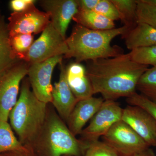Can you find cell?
<instances>
[{"instance_id":"1","label":"cell","mask_w":156,"mask_h":156,"mask_svg":"<svg viewBox=\"0 0 156 156\" xmlns=\"http://www.w3.org/2000/svg\"><path fill=\"white\" fill-rule=\"evenodd\" d=\"M137 63L130 53L90 61L86 68L94 94L104 100L129 97L136 92L139 79L148 69Z\"/></svg>"},{"instance_id":"2","label":"cell","mask_w":156,"mask_h":156,"mask_svg":"<svg viewBox=\"0 0 156 156\" xmlns=\"http://www.w3.org/2000/svg\"><path fill=\"white\" fill-rule=\"evenodd\" d=\"M129 30L125 26L108 30H97L76 24L70 36L66 40L67 52L64 57L75 58L76 62L80 63L122 54V48L112 46L111 42L117 36L122 37Z\"/></svg>"},{"instance_id":"3","label":"cell","mask_w":156,"mask_h":156,"mask_svg":"<svg viewBox=\"0 0 156 156\" xmlns=\"http://www.w3.org/2000/svg\"><path fill=\"white\" fill-rule=\"evenodd\" d=\"M49 104L44 126L29 147L37 156H84L87 144L76 138Z\"/></svg>"},{"instance_id":"4","label":"cell","mask_w":156,"mask_h":156,"mask_svg":"<svg viewBox=\"0 0 156 156\" xmlns=\"http://www.w3.org/2000/svg\"><path fill=\"white\" fill-rule=\"evenodd\" d=\"M28 78L23 80L20 94L9 115L11 126L24 145L30 146L46 121L48 104L38 99L30 90Z\"/></svg>"},{"instance_id":"5","label":"cell","mask_w":156,"mask_h":156,"mask_svg":"<svg viewBox=\"0 0 156 156\" xmlns=\"http://www.w3.org/2000/svg\"><path fill=\"white\" fill-rule=\"evenodd\" d=\"M29 64L19 60L0 72V120L8 122L18 100L20 83L28 73Z\"/></svg>"},{"instance_id":"6","label":"cell","mask_w":156,"mask_h":156,"mask_svg":"<svg viewBox=\"0 0 156 156\" xmlns=\"http://www.w3.org/2000/svg\"><path fill=\"white\" fill-rule=\"evenodd\" d=\"M66 40L50 22L40 37L34 41L22 61L30 65L54 56H64L67 52Z\"/></svg>"},{"instance_id":"7","label":"cell","mask_w":156,"mask_h":156,"mask_svg":"<svg viewBox=\"0 0 156 156\" xmlns=\"http://www.w3.org/2000/svg\"><path fill=\"white\" fill-rule=\"evenodd\" d=\"M103 141L119 156H130L150 148L143 139L122 120L113 125L102 136Z\"/></svg>"},{"instance_id":"8","label":"cell","mask_w":156,"mask_h":156,"mask_svg":"<svg viewBox=\"0 0 156 156\" xmlns=\"http://www.w3.org/2000/svg\"><path fill=\"white\" fill-rule=\"evenodd\" d=\"M123 110L115 101L104 100L89 125L83 129L80 140L87 144L98 140L114 124L122 119Z\"/></svg>"},{"instance_id":"9","label":"cell","mask_w":156,"mask_h":156,"mask_svg":"<svg viewBox=\"0 0 156 156\" xmlns=\"http://www.w3.org/2000/svg\"><path fill=\"white\" fill-rule=\"evenodd\" d=\"M63 57L62 55L54 56L42 62L29 65L27 75L31 87L38 99L43 102H52V74L55 66L62 63Z\"/></svg>"},{"instance_id":"10","label":"cell","mask_w":156,"mask_h":156,"mask_svg":"<svg viewBox=\"0 0 156 156\" xmlns=\"http://www.w3.org/2000/svg\"><path fill=\"white\" fill-rule=\"evenodd\" d=\"M7 23L9 35L17 34H35L42 32L50 23L48 13L40 11L35 5L21 12H12Z\"/></svg>"},{"instance_id":"11","label":"cell","mask_w":156,"mask_h":156,"mask_svg":"<svg viewBox=\"0 0 156 156\" xmlns=\"http://www.w3.org/2000/svg\"><path fill=\"white\" fill-rule=\"evenodd\" d=\"M122 120L126 122L150 147L156 146V122L143 109L128 105L123 109Z\"/></svg>"},{"instance_id":"12","label":"cell","mask_w":156,"mask_h":156,"mask_svg":"<svg viewBox=\"0 0 156 156\" xmlns=\"http://www.w3.org/2000/svg\"><path fill=\"white\" fill-rule=\"evenodd\" d=\"M41 5L50 15L54 28L66 39L71 20L79 11L77 0H45L41 2Z\"/></svg>"},{"instance_id":"13","label":"cell","mask_w":156,"mask_h":156,"mask_svg":"<svg viewBox=\"0 0 156 156\" xmlns=\"http://www.w3.org/2000/svg\"><path fill=\"white\" fill-rule=\"evenodd\" d=\"M60 65L59 80L53 86L51 104L60 118L66 123L71 113L79 101L73 94L68 83L66 68L62 63Z\"/></svg>"},{"instance_id":"14","label":"cell","mask_w":156,"mask_h":156,"mask_svg":"<svg viewBox=\"0 0 156 156\" xmlns=\"http://www.w3.org/2000/svg\"><path fill=\"white\" fill-rule=\"evenodd\" d=\"M104 101L102 97L92 96L78 101L66 122L68 128L75 136L80 134L84 126L96 113Z\"/></svg>"},{"instance_id":"15","label":"cell","mask_w":156,"mask_h":156,"mask_svg":"<svg viewBox=\"0 0 156 156\" xmlns=\"http://www.w3.org/2000/svg\"><path fill=\"white\" fill-rule=\"evenodd\" d=\"M66 76L69 88L78 100L89 98L94 95L86 68L80 63L70 64L66 68Z\"/></svg>"},{"instance_id":"16","label":"cell","mask_w":156,"mask_h":156,"mask_svg":"<svg viewBox=\"0 0 156 156\" xmlns=\"http://www.w3.org/2000/svg\"><path fill=\"white\" fill-rule=\"evenodd\" d=\"M122 37L126 47L131 51L156 46V29L144 23L137 22L134 28Z\"/></svg>"},{"instance_id":"17","label":"cell","mask_w":156,"mask_h":156,"mask_svg":"<svg viewBox=\"0 0 156 156\" xmlns=\"http://www.w3.org/2000/svg\"><path fill=\"white\" fill-rule=\"evenodd\" d=\"M73 20L77 24L93 30H108L115 28L114 21L95 11L79 10Z\"/></svg>"},{"instance_id":"18","label":"cell","mask_w":156,"mask_h":156,"mask_svg":"<svg viewBox=\"0 0 156 156\" xmlns=\"http://www.w3.org/2000/svg\"><path fill=\"white\" fill-rule=\"evenodd\" d=\"M19 60L12 52L8 25L2 16L0 18V72Z\"/></svg>"},{"instance_id":"19","label":"cell","mask_w":156,"mask_h":156,"mask_svg":"<svg viewBox=\"0 0 156 156\" xmlns=\"http://www.w3.org/2000/svg\"><path fill=\"white\" fill-rule=\"evenodd\" d=\"M120 16V20L129 30L137 23V0H111Z\"/></svg>"},{"instance_id":"20","label":"cell","mask_w":156,"mask_h":156,"mask_svg":"<svg viewBox=\"0 0 156 156\" xmlns=\"http://www.w3.org/2000/svg\"><path fill=\"white\" fill-rule=\"evenodd\" d=\"M27 147L17 139L8 122L0 120V154L11 151L23 150Z\"/></svg>"},{"instance_id":"21","label":"cell","mask_w":156,"mask_h":156,"mask_svg":"<svg viewBox=\"0 0 156 156\" xmlns=\"http://www.w3.org/2000/svg\"><path fill=\"white\" fill-rule=\"evenodd\" d=\"M136 90L156 103V66L148 69L141 76L137 83Z\"/></svg>"},{"instance_id":"22","label":"cell","mask_w":156,"mask_h":156,"mask_svg":"<svg viewBox=\"0 0 156 156\" xmlns=\"http://www.w3.org/2000/svg\"><path fill=\"white\" fill-rule=\"evenodd\" d=\"M9 41L12 52L20 60H22L34 42L32 34H17L9 35Z\"/></svg>"},{"instance_id":"23","label":"cell","mask_w":156,"mask_h":156,"mask_svg":"<svg viewBox=\"0 0 156 156\" xmlns=\"http://www.w3.org/2000/svg\"><path fill=\"white\" fill-rule=\"evenodd\" d=\"M137 22L144 23L156 29V6L150 5L143 0H137Z\"/></svg>"},{"instance_id":"24","label":"cell","mask_w":156,"mask_h":156,"mask_svg":"<svg viewBox=\"0 0 156 156\" xmlns=\"http://www.w3.org/2000/svg\"><path fill=\"white\" fill-rule=\"evenodd\" d=\"M129 53L133 60L137 63L156 66V46L137 48Z\"/></svg>"},{"instance_id":"25","label":"cell","mask_w":156,"mask_h":156,"mask_svg":"<svg viewBox=\"0 0 156 156\" xmlns=\"http://www.w3.org/2000/svg\"><path fill=\"white\" fill-rule=\"evenodd\" d=\"M126 102L129 105L139 107L143 109L152 117L156 122V103L140 94L135 92L127 98Z\"/></svg>"},{"instance_id":"26","label":"cell","mask_w":156,"mask_h":156,"mask_svg":"<svg viewBox=\"0 0 156 156\" xmlns=\"http://www.w3.org/2000/svg\"><path fill=\"white\" fill-rule=\"evenodd\" d=\"M84 156H119L111 147L99 140L88 144Z\"/></svg>"},{"instance_id":"27","label":"cell","mask_w":156,"mask_h":156,"mask_svg":"<svg viewBox=\"0 0 156 156\" xmlns=\"http://www.w3.org/2000/svg\"><path fill=\"white\" fill-rule=\"evenodd\" d=\"M94 11L112 21L120 20L119 12L111 0H99Z\"/></svg>"},{"instance_id":"28","label":"cell","mask_w":156,"mask_h":156,"mask_svg":"<svg viewBox=\"0 0 156 156\" xmlns=\"http://www.w3.org/2000/svg\"><path fill=\"white\" fill-rule=\"evenodd\" d=\"M36 2L34 0H11L9 7L13 12H21L35 5Z\"/></svg>"},{"instance_id":"29","label":"cell","mask_w":156,"mask_h":156,"mask_svg":"<svg viewBox=\"0 0 156 156\" xmlns=\"http://www.w3.org/2000/svg\"><path fill=\"white\" fill-rule=\"evenodd\" d=\"M79 10L94 11L99 0H77Z\"/></svg>"},{"instance_id":"30","label":"cell","mask_w":156,"mask_h":156,"mask_svg":"<svg viewBox=\"0 0 156 156\" xmlns=\"http://www.w3.org/2000/svg\"><path fill=\"white\" fill-rule=\"evenodd\" d=\"M27 146V147L23 150L7 152L1 154L0 156H37L31 148L28 146Z\"/></svg>"},{"instance_id":"31","label":"cell","mask_w":156,"mask_h":156,"mask_svg":"<svg viewBox=\"0 0 156 156\" xmlns=\"http://www.w3.org/2000/svg\"><path fill=\"white\" fill-rule=\"evenodd\" d=\"M130 156H155L154 153L150 147L145 151Z\"/></svg>"},{"instance_id":"32","label":"cell","mask_w":156,"mask_h":156,"mask_svg":"<svg viewBox=\"0 0 156 156\" xmlns=\"http://www.w3.org/2000/svg\"><path fill=\"white\" fill-rule=\"evenodd\" d=\"M143 1L150 5L156 6V0H143Z\"/></svg>"},{"instance_id":"33","label":"cell","mask_w":156,"mask_h":156,"mask_svg":"<svg viewBox=\"0 0 156 156\" xmlns=\"http://www.w3.org/2000/svg\"><path fill=\"white\" fill-rule=\"evenodd\" d=\"M63 156H72V155H64Z\"/></svg>"},{"instance_id":"34","label":"cell","mask_w":156,"mask_h":156,"mask_svg":"<svg viewBox=\"0 0 156 156\" xmlns=\"http://www.w3.org/2000/svg\"><path fill=\"white\" fill-rule=\"evenodd\" d=\"M1 17H2V16H0V18H1Z\"/></svg>"}]
</instances>
